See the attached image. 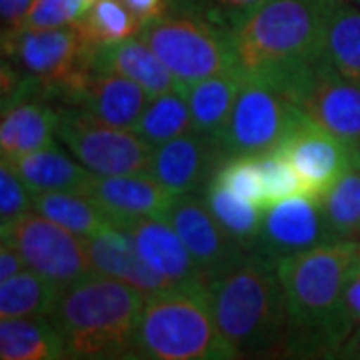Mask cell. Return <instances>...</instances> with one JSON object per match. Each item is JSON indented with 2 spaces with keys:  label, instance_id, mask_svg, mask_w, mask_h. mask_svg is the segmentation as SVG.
<instances>
[{
  "label": "cell",
  "instance_id": "ffe728a7",
  "mask_svg": "<svg viewBox=\"0 0 360 360\" xmlns=\"http://www.w3.org/2000/svg\"><path fill=\"white\" fill-rule=\"evenodd\" d=\"M58 124V108L44 101H18L2 106L0 122V153L11 162L54 144Z\"/></svg>",
  "mask_w": 360,
  "mask_h": 360
},
{
  "label": "cell",
  "instance_id": "1f68e13d",
  "mask_svg": "<svg viewBox=\"0 0 360 360\" xmlns=\"http://www.w3.org/2000/svg\"><path fill=\"white\" fill-rule=\"evenodd\" d=\"M214 182L222 184L236 196L245 198L248 202L266 208V193L260 176L257 156H229L217 168Z\"/></svg>",
  "mask_w": 360,
  "mask_h": 360
},
{
  "label": "cell",
  "instance_id": "7bdbcfd3",
  "mask_svg": "<svg viewBox=\"0 0 360 360\" xmlns=\"http://www.w3.org/2000/svg\"><path fill=\"white\" fill-rule=\"evenodd\" d=\"M77 2H78V6H80V11H82V16H84V14H86V11H89L90 6H92L96 0H77Z\"/></svg>",
  "mask_w": 360,
  "mask_h": 360
},
{
  "label": "cell",
  "instance_id": "6da1fadb",
  "mask_svg": "<svg viewBox=\"0 0 360 360\" xmlns=\"http://www.w3.org/2000/svg\"><path fill=\"white\" fill-rule=\"evenodd\" d=\"M335 4L269 0L232 32L238 72L295 103L312 70L326 58L324 30Z\"/></svg>",
  "mask_w": 360,
  "mask_h": 360
},
{
  "label": "cell",
  "instance_id": "9a60e30c",
  "mask_svg": "<svg viewBox=\"0 0 360 360\" xmlns=\"http://www.w3.org/2000/svg\"><path fill=\"white\" fill-rule=\"evenodd\" d=\"M80 194L101 206L116 229H122L134 220L167 219V212L176 198V194L158 184L148 172L116 176L92 174Z\"/></svg>",
  "mask_w": 360,
  "mask_h": 360
},
{
  "label": "cell",
  "instance_id": "4fadbf2b",
  "mask_svg": "<svg viewBox=\"0 0 360 360\" xmlns=\"http://www.w3.org/2000/svg\"><path fill=\"white\" fill-rule=\"evenodd\" d=\"M296 168L309 196L322 200L335 184L356 167L354 156L342 142L316 124L307 112L288 139L278 146Z\"/></svg>",
  "mask_w": 360,
  "mask_h": 360
},
{
  "label": "cell",
  "instance_id": "2e32d148",
  "mask_svg": "<svg viewBox=\"0 0 360 360\" xmlns=\"http://www.w3.org/2000/svg\"><path fill=\"white\" fill-rule=\"evenodd\" d=\"M148 101L150 96L136 82L116 72L90 68L63 94L60 104L80 108L110 127L132 130Z\"/></svg>",
  "mask_w": 360,
  "mask_h": 360
},
{
  "label": "cell",
  "instance_id": "44dd1931",
  "mask_svg": "<svg viewBox=\"0 0 360 360\" xmlns=\"http://www.w3.org/2000/svg\"><path fill=\"white\" fill-rule=\"evenodd\" d=\"M6 162V160H2ZM32 193H82L94 172L51 144L32 155L6 162Z\"/></svg>",
  "mask_w": 360,
  "mask_h": 360
},
{
  "label": "cell",
  "instance_id": "7a4b0ae2",
  "mask_svg": "<svg viewBox=\"0 0 360 360\" xmlns=\"http://www.w3.org/2000/svg\"><path fill=\"white\" fill-rule=\"evenodd\" d=\"M359 243H333L278 260L286 296L281 356L312 359L338 352L356 328L345 304V281Z\"/></svg>",
  "mask_w": 360,
  "mask_h": 360
},
{
  "label": "cell",
  "instance_id": "277c9868",
  "mask_svg": "<svg viewBox=\"0 0 360 360\" xmlns=\"http://www.w3.org/2000/svg\"><path fill=\"white\" fill-rule=\"evenodd\" d=\"M146 295L92 272L60 290L51 312L68 360H108L134 350Z\"/></svg>",
  "mask_w": 360,
  "mask_h": 360
},
{
  "label": "cell",
  "instance_id": "f6af8a7d",
  "mask_svg": "<svg viewBox=\"0 0 360 360\" xmlns=\"http://www.w3.org/2000/svg\"><path fill=\"white\" fill-rule=\"evenodd\" d=\"M350 2H352V4H356V6L360 8V0H350Z\"/></svg>",
  "mask_w": 360,
  "mask_h": 360
},
{
  "label": "cell",
  "instance_id": "f546056e",
  "mask_svg": "<svg viewBox=\"0 0 360 360\" xmlns=\"http://www.w3.org/2000/svg\"><path fill=\"white\" fill-rule=\"evenodd\" d=\"M336 240H360V168H352L321 200Z\"/></svg>",
  "mask_w": 360,
  "mask_h": 360
},
{
  "label": "cell",
  "instance_id": "52a82bcc",
  "mask_svg": "<svg viewBox=\"0 0 360 360\" xmlns=\"http://www.w3.org/2000/svg\"><path fill=\"white\" fill-rule=\"evenodd\" d=\"M56 136L82 167L101 176L148 172L153 146L134 130L110 127L75 106H58Z\"/></svg>",
  "mask_w": 360,
  "mask_h": 360
},
{
  "label": "cell",
  "instance_id": "bcb514c9",
  "mask_svg": "<svg viewBox=\"0 0 360 360\" xmlns=\"http://www.w3.org/2000/svg\"><path fill=\"white\" fill-rule=\"evenodd\" d=\"M359 250H360V240H359Z\"/></svg>",
  "mask_w": 360,
  "mask_h": 360
},
{
  "label": "cell",
  "instance_id": "8fae6325",
  "mask_svg": "<svg viewBox=\"0 0 360 360\" xmlns=\"http://www.w3.org/2000/svg\"><path fill=\"white\" fill-rule=\"evenodd\" d=\"M295 104L335 134L360 167V82L342 77L326 56L312 70Z\"/></svg>",
  "mask_w": 360,
  "mask_h": 360
},
{
  "label": "cell",
  "instance_id": "4316f807",
  "mask_svg": "<svg viewBox=\"0 0 360 360\" xmlns=\"http://www.w3.org/2000/svg\"><path fill=\"white\" fill-rule=\"evenodd\" d=\"M202 196L220 226L245 250H252L260 232L264 208L236 196L214 180L206 184Z\"/></svg>",
  "mask_w": 360,
  "mask_h": 360
},
{
  "label": "cell",
  "instance_id": "d4e9b609",
  "mask_svg": "<svg viewBox=\"0 0 360 360\" xmlns=\"http://www.w3.org/2000/svg\"><path fill=\"white\" fill-rule=\"evenodd\" d=\"M60 288L34 270L26 269L0 283V319L51 316Z\"/></svg>",
  "mask_w": 360,
  "mask_h": 360
},
{
  "label": "cell",
  "instance_id": "74e56055",
  "mask_svg": "<svg viewBox=\"0 0 360 360\" xmlns=\"http://www.w3.org/2000/svg\"><path fill=\"white\" fill-rule=\"evenodd\" d=\"M26 269L28 266H26L22 255L13 246L2 243V246H0V283L13 278V276L20 274Z\"/></svg>",
  "mask_w": 360,
  "mask_h": 360
},
{
  "label": "cell",
  "instance_id": "f35d334b",
  "mask_svg": "<svg viewBox=\"0 0 360 360\" xmlns=\"http://www.w3.org/2000/svg\"><path fill=\"white\" fill-rule=\"evenodd\" d=\"M122 2L129 6L130 13L134 14L142 25L158 14H162L167 8V0H122Z\"/></svg>",
  "mask_w": 360,
  "mask_h": 360
},
{
  "label": "cell",
  "instance_id": "9c48e42d",
  "mask_svg": "<svg viewBox=\"0 0 360 360\" xmlns=\"http://www.w3.org/2000/svg\"><path fill=\"white\" fill-rule=\"evenodd\" d=\"M2 243L16 248L26 266L49 278L60 290L94 272L90 264L84 238L37 210L2 226Z\"/></svg>",
  "mask_w": 360,
  "mask_h": 360
},
{
  "label": "cell",
  "instance_id": "ba28073f",
  "mask_svg": "<svg viewBox=\"0 0 360 360\" xmlns=\"http://www.w3.org/2000/svg\"><path fill=\"white\" fill-rule=\"evenodd\" d=\"M302 116L304 110L281 92L245 80L217 142L226 158L264 155L288 139Z\"/></svg>",
  "mask_w": 360,
  "mask_h": 360
},
{
  "label": "cell",
  "instance_id": "d6986e66",
  "mask_svg": "<svg viewBox=\"0 0 360 360\" xmlns=\"http://www.w3.org/2000/svg\"><path fill=\"white\" fill-rule=\"evenodd\" d=\"M90 65L94 70L116 72L136 82L150 98L170 90H179V84L167 65L141 37L94 46Z\"/></svg>",
  "mask_w": 360,
  "mask_h": 360
},
{
  "label": "cell",
  "instance_id": "5b68a950",
  "mask_svg": "<svg viewBox=\"0 0 360 360\" xmlns=\"http://www.w3.org/2000/svg\"><path fill=\"white\" fill-rule=\"evenodd\" d=\"M134 350L142 360H236L220 333L206 284L146 296Z\"/></svg>",
  "mask_w": 360,
  "mask_h": 360
},
{
  "label": "cell",
  "instance_id": "e0dca14e",
  "mask_svg": "<svg viewBox=\"0 0 360 360\" xmlns=\"http://www.w3.org/2000/svg\"><path fill=\"white\" fill-rule=\"evenodd\" d=\"M120 231L129 234L142 260L170 284H206L200 266L167 219L134 220Z\"/></svg>",
  "mask_w": 360,
  "mask_h": 360
},
{
  "label": "cell",
  "instance_id": "8d00e7d4",
  "mask_svg": "<svg viewBox=\"0 0 360 360\" xmlns=\"http://www.w3.org/2000/svg\"><path fill=\"white\" fill-rule=\"evenodd\" d=\"M345 304L350 321L354 322V326L360 324V250L356 257L352 258L350 266L347 272V281H345Z\"/></svg>",
  "mask_w": 360,
  "mask_h": 360
},
{
  "label": "cell",
  "instance_id": "ac0fdd59",
  "mask_svg": "<svg viewBox=\"0 0 360 360\" xmlns=\"http://www.w3.org/2000/svg\"><path fill=\"white\" fill-rule=\"evenodd\" d=\"M84 246L94 272L130 284L146 296L158 295L174 286L142 260L129 234L120 229H110L92 238H84Z\"/></svg>",
  "mask_w": 360,
  "mask_h": 360
},
{
  "label": "cell",
  "instance_id": "5bb4252c",
  "mask_svg": "<svg viewBox=\"0 0 360 360\" xmlns=\"http://www.w3.org/2000/svg\"><path fill=\"white\" fill-rule=\"evenodd\" d=\"M226 156L214 136L188 130L153 148L148 174L172 194L205 193Z\"/></svg>",
  "mask_w": 360,
  "mask_h": 360
},
{
  "label": "cell",
  "instance_id": "603a6c76",
  "mask_svg": "<svg viewBox=\"0 0 360 360\" xmlns=\"http://www.w3.org/2000/svg\"><path fill=\"white\" fill-rule=\"evenodd\" d=\"M243 82H245L243 75L226 72V75L200 80L182 90V96L186 98L191 108L194 132L214 139L219 136L234 108Z\"/></svg>",
  "mask_w": 360,
  "mask_h": 360
},
{
  "label": "cell",
  "instance_id": "30bf717a",
  "mask_svg": "<svg viewBox=\"0 0 360 360\" xmlns=\"http://www.w3.org/2000/svg\"><path fill=\"white\" fill-rule=\"evenodd\" d=\"M333 243L342 240H336L330 231L321 200L298 194L264 208L252 250L278 262Z\"/></svg>",
  "mask_w": 360,
  "mask_h": 360
},
{
  "label": "cell",
  "instance_id": "7c38bea8",
  "mask_svg": "<svg viewBox=\"0 0 360 360\" xmlns=\"http://www.w3.org/2000/svg\"><path fill=\"white\" fill-rule=\"evenodd\" d=\"M167 220L200 266L206 284L234 269L248 252L217 222L202 194L176 196Z\"/></svg>",
  "mask_w": 360,
  "mask_h": 360
},
{
  "label": "cell",
  "instance_id": "3957f363",
  "mask_svg": "<svg viewBox=\"0 0 360 360\" xmlns=\"http://www.w3.org/2000/svg\"><path fill=\"white\" fill-rule=\"evenodd\" d=\"M219 328L236 360L278 359L286 338V296L278 262L248 250L206 284Z\"/></svg>",
  "mask_w": 360,
  "mask_h": 360
},
{
  "label": "cell",
  "instance_id": "836d02e7",
  "mask_svg": "<svg viewBox=\"0 0 360 360\" xmlns=\"http://www.w3.org/2000/svg\"><path fill=\"white\" fill-rule=\"evenodd\" d=\"M32 208V191L6 162L0 167V229L25 217Z\"/></svg>",
  "mask_w": 360,
  "mask_h": 360
},
{
  "label": "cell",
  "instance_id": "60d3db41",
  "mask_svg": "<svg viewBox=\"0 0 360 360\" xmlns=\"http://www.w3.org/2000/svg\"><path fill=\"white\" fill-rule=\"evenodd\" d=\"M274 360H342L340 350L338 352H330V354H322V356H312V359H286V356H278Z\"/></svg>",
  "mask_w": 360,
  "mask_h": 360
},
{
  "label": "cell",
  "instance_id": "484cf974",
  "mask_svg": "<svg viewBox=\"0 0 360 360\" xmlns=\"http://www.w3.org/2000/svg\"><path fill=\"white\" fill-rule=\"evenodd\" d=\"M324 52L342 77L360 82V8L356 4L342 2L330 8Z\"/></svg>",
  "mask_w": 360,
  "mask_h": 360
},
{
  "label": "cell",
  "instance_id": "4dcf8cb0",
  "mask_svg": "<svg viewBox=\"0 0 360 360\" xmlns=\"http://www.w3.org/2000/svg\"><path fill=\"white\" fill-rule=\"evenodd\" d=\"M266 2L269 0H167L165 11L196 14L229 32H236L250 14Z\"/></svg>",
  "mask_w": 360,
  "mask_h": 360
},
{
  "label": "cell",
  "instance_id": "7dc6e473",
  "mask_svg": "<svg viewBox=\"0 0 360 360\" xmlns=\"http://www.w3.org/2000/svg\"><path fill=\"white\" fill-rule=\"evenodd\" d=\"M270 360H274V359H270Z\"/></svg>",
  "mask_w": 360,
  "mask_h": 360
},
{
  "label": "cell",
  "instance_id": "e575fe53",
  "mask_svg": "<svg viewBox=\"0 0 360 360\" xmlns=\"http://www.w3.org/2000/svg\"><path fill=\"white\" fill-rule=\"evenodd\" d=\"M82 18V11L77 0H34L26 16L25 28L44 30L75 25Z\"/></svg>",
  "mask_w": 360,
  "mask_h": 360
},
{
  "label": "cell",
  "instance_id": "7402d4cb",
  "mask_svg": "<svg viewBox=\"0 0 360 360\" xmlns=\"http://www.w3.org/2000/svg\"><path fill=\"white\" fill-rule=\"evenodd\" d=\"M0 360H68L65 340L49 316L2 319Z\"/></svg>",
  "mask_w": 360,
  "mask_h": 360
},
{
  "label": "cell",
  "instance_id": "b9f144b4",
  "mask_svg": "<svg viewBox=\"0 0 360 360\" xmlns=\"http://www.w3.org/2000/svg\"><path fill=\"white\" fill-rule=\"evenodd\" d=\"M108 360H142V359L139 356V352H136V350H130V352L122 354V356H116V359H108Z\"/></svg>",
  "mask_w": 360,
  "mask_h": 360
},
{
  "label": "cell",
  "instance_id": "8992f818",
  "mask_svg": "<svg viewBox=\"0 0 360 360\" xmlns=\"http://www.w3.org/2000/svg\"><path fill=\"white\" fill-rule=\"evenodd\" d=\"M139 37L167 65L179 92L210 77L238 72L232 32L202 16L165 11L144 22Z\"/></svg>",
  "mask_w": 360,
  "mask_h": 360
},
{
  "label": "cell",
  "instance_id": "ab89813d",
  "mask_svg": "<svg viewBox=\"0 0 360 360\" xmlns=\"http://www.w3.org/2000/svg\"><path fill=\"white\" fill-rule=\"evenodd\" d=\"M342 360H360V324L348 336V340L340 348Z\"/></svg>",
  "mask_w": 360,
  "mask_h": 360
},
{
  "label": "cell",
  "instance_id": "83f0119b",
  "mask_svg": "<svg viewBox=\"0 0 360 360\" xmlns=\"http://www.w3.org/2000/svg\"><path fill=\"white\" fill-rule=\"evenodd\" d=\"M132 130L153 148L193 130L191 108L182 92L170 90L150 98Z\"/></svg>",
  "mask_w": 360,
  "mask_h": 360
},
{
  "label": "cell",
  "instance_id": "d590c367",
  "mask_svg": "<svg viewBox=\"0 0 360 360\" xmlns=\"http://www.w3.org/2000/svg\"><path fill=\"white\" fill-rule=\"evenodd\" d=\"M34 0H0L2 16V42L13 40L18 32L25 30L26 16L32 8Z\"/></svg>",
  "mask_w": 360,
  "mask_h": 360
},
{
  "label": "cell",
  "instance_id": "ee69618b",
  "mask_svg": "<svg viewBox=\"0 0 360 360\" xmlns=\"http://www.w3.org/2000/svg\"><path fill=\"white\" fill-rule=\"evenodd\" d=\"M324 2H328V4H342V2H350V0H324Z\"/></svg>",
  "mask_w": 360,
  "mask_h": 360
},
{
  "label": "cell",
  "instance_id": "d6a6232c",
  "mask_svg": "<svg viewBox=\"0 0 360 360\" xmlns=\"http://www.w3.org/2000/svg\"><path fill=\"white\" fill-rule=\"evenodd\" d=\"M257 162L260 168L262 184H264V193H266V206L298 196V194H307L304 182L300 180L296 168L290 165V160L281 148L258 155Z\"/></svg>",
  "mask_w": 360,
  "mask_h": 360
},
{
  "label": "cell",
  "instance_id": "cb8c5ba5",
  "mask_svg": "<svg viewBox=\"0 0 360 360\" xmlns=\"http://www.w3.org/2000/svg\"><path fill=\"white\" fill-rule=\"evenodd\" d=\"M32 208L80 238L116 229L103 208L80 193H32Z\"/></svg>",
  "mask_w": 360,
  "mask_h": 360
},
{
  "label": "cell",
  "instance_id": "f1b7e54d",
  "mask_svg": "<svg viewBox=\"0 0 360 360\" xmlns=\"http://www.w3.org/2000/svg\"><path fill=\"white\" fill-rule=\"evenodd\" d=\"M78 26L94 46L134 39L142 30V22L122 0H96L78 20Z\"/></svg>",
  "mask_w": 360,
  "mask_h": 360
}]
</instances>
